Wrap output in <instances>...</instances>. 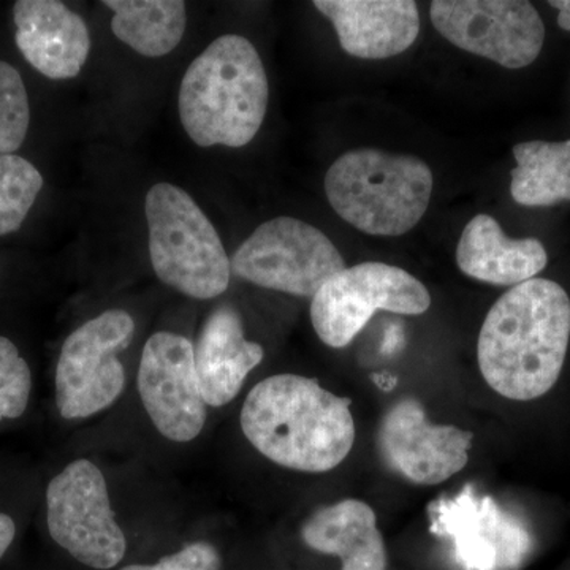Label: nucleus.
Listing matches in <instances>:
<instances>
[{
    "label": "nucleus",
    "mask_w": 570,
    "mask_h": 570,
    "mask_svg": "<svg viewBox=\"0 0 570 570\" xmlns=\"http://www.w3.org/2000/svg\"><path fill=\"white\" fill-rule=\"evenodd\" d=\"M569 341L568 292L534 277L505 292L487 314L478 344L480 373L508 400H535L560 379Z\"/></svg>",
    "instance_id": "nucleus-1"
},
{
    "label": "nucleus",
    "mask_w": 570,
    "mask_h": 570,
    "mask_svg": "<svg viewBox=\"0 0 570 570\" xmlns=\"http://www.w3.org/2000/svg\"><path fill=\"white\" fill-rule=\"evenodd\" d=\"M352 401L316 379L277 374L258 382L242 409V430L279 466L321 474L340 466L355 444Z\"/></svg>",
    "instance_id": "nucleus-2"
},
{
    "label": "nucleus",
    "mask_w": 570,
    "mask_h": 570,
    "mask_svg": "<svg viewBox=\"0 0 570 570\" xmlns=\"http://www.w3.org/2000/svg\"><path fill=\"white\" fill-rule=\"evenodd\" d=\"M268 78L249 40L227 33L209 45L184 73L179 118L202 148H242L254 140L268 110Z\"/></svg>",
    "instance_id": "nucleus-3"
},
{
    "label": "nucleus",
    "mask_w": 570,
    "mask_h": 570,
    "mask_svg": "<svg viewBox=\"0 0 570 570\" xmlns=\"http://www.w3.org/2000/svg\"><path fill=\"white\" fill-rule=\"evenodd\" d=\"M433 171L415 156L352 149L330 167L325 193L341 219L371 236L406 235L425 216Z\"/></svg>",
    "instance_id": "nucleus-4"
},
{
    "label": "nucleus",
    "mask_w": 570,
    "mask_h": 570,
    "mask_svg": "<svg viewBox=\"0 0 570 570\" xmlns=\"http://www.w3.org/2000/svg\"><path fill=\"white\" fill-rule=\"evenodd\" d=\"M145 213L157 277L190 298L223 295L230 283V261L194 198L175 184L159 183L146 195Z\"/></svg>",
    "instance_id": "nucleus-5"
},
{
    "label": "nucleus",
    "mask_w": 570,
    "mask_h": 570,
    "mask_svg": "<svg viewBox=\"0 0 570 570\" xmlns=\"http://www.w3.org/2000/svg\"><path fill=\"white\" fill-rule=\"evenodd\" d=\"M232 272L269 291L314 298L346 262L324 232L295 217L258 225L236 249Z\"/></svg>",
    "instance_id": "nucleus-6"
},
{
    "label": "nucleus",
    "mask_w": 570,
    "mask_h": 570,
    "mask_svg": "<svg viewBox=\"0 0 570 570\" xmlns=\"http://www.w3.org/2000/svg\"><path fill=\"white\" fill-rule=\"evenodd\" d=\"M430 306V292L406 269L363 262L324 284L311 303V322L322 343L344 348L379 311L422 316Z\"/></svg>",
    "instance_id": "nucleus-7"
},
{
    "label": "nucleus",
    "mask_w": 570,
    "mask_h": 570,
    "mask_svg": "<svg viewBox=\"0 0 570 570\" xmlns=\"http://www.w3.org/2000/svg\"><path fill=\"white\" fill-rule=\"evenodd\" d=\"M135 322L126 311H105L75 330L56 367V406L67 420L91 417L122 393L126 371L119 352L132 343Z\"/></svg>",
    "instance_id": "nucleus-8"
},
{
    "label": "nucleus",
    "mask_w": 570,
    "mask_h": 570,
    "mask_svg": "<svg viewBox=\"0 0 570 570\" xmlns=\"http://www.w3.org/2000/svg\"><path fill=\"white\" fill-rule=\"evenodd\" d=\"M47 523L52 540L89 568H115L126 554V535L116 523L107 482L91 461H73L51 480Z\"/></svg>",
    "instance_id": "nucleus-9"
},
{
    "label": "nucleus",
    "mask_w": 570,
    "mask_h": 570,
    "mask_svg": "<svg viewBox=\"0 0 570 570\" xmlns=\"http://www.w3.org/2000/svg\"><path fill=\"white\" fill-rule=\"evenodd\" d=\"M430 17L450 43L505 69L531 66L546 41L539 11L524 0H434Z\"/></svg>",
    "instance_id": "nucleus-10"
},
{
    "label": "nucleus",
    "mask_w": 570,
    "mask_h": 570,
    "mask_svg": "<svg viewBox=\"0 0 570 570\" xmlns=\"http://www.w3.org/2000/svg\"><path fill=\"white\" fill-rule=\"evenodd\" d=\"M431 531L449 539L464 570H519L532 551L530 531L471 485L430 505Z\"/></svg>",
    "instance_id": "nucleus-11"
},
{
    "label": "nucleus",
    "mask_w": 570,
    "mask_h": 570,
    "mask_svg": "<svg viewBox=\"0 0 570 570\" xmlns=\"http://www.w3.org/2000/svg\"><path fill=\"white\" fill-rule=\"evenodd\" d=\"M142 406L163 436L194 441L204 430L206 403L195 367L194 344L170 332L154 333L138 367Z\"/></svg>",
    "instance_id": "nucleus-12"
},
{
    "label": "nucleus",
    "mask_w": 570,
    "mask_h": 570,
    "mask_svg": "<svg viewBox=\"0 0 570 570\" xmlns=\"http://www.w3.org/2000/svg\"><path fill=\"white\" fill-rule=\"evenodd\" d=\"M474 434L428 422L425 409L406 397L390 407L379 426L382 460L417 485H439L466 468Z\"/></svg>",
    "instance_id": "nucleus-13"
},
{
    "label": "nucleus",
    "mask_w": 570,
    "mask_h": 570,
    "mask_svg": "<svg viewBox=\"0 0 570 570\" xmlns=\"http://www.w3.org/2000/svg\"><path fill=\"white\" fill-rule=\"evenodd\" d=\"M18 50L50 80L78 77L91 51L80 14L58 0H18L13 6Z\"/></svg>",
    "instance_id": "nucleus-14"
},
{
    "label": "nucleus",
    "mask_w": 570,
    "mask_h": 570,
    "mask_svg": "<svg viewBox=\"0 0 570 570\" xmlns=\"http://www.w3.org/2000/svg\"><path fill=\"white\" fill-rule=\"evenodd\" d=\"M314 7L332 21L341 48L354 58H393L419 37L414 0H316Z\"/></svg>",
    "instance_id": "nucleus-15"
},
{
    "label": "nucleus",
    "mask_w": 570,
    "mask_h": 570,
    "mask_svg": "<svg viewBox=\"0 0 570 570\" xmlns=\"http://www.w3.org/2000/svg\"><path fill=\"white\" fill-rule=\"evenodd\" d=\"M194 354L206 406L223 407L235 400L250 371L261 365L264 347L246 340L239 314L223 305L206 318Z\"/></svg>",
    "instance_id": "nucleus-16"
},
{
    "label": "nucleus",
    "mask_w": 570,
    "mask_h": 570,
    "mask_svg": "<svg viewBox=\"0 0 570 570\" xmlns=\"http://www.w3.org/2000/svg\"><path fill=\"white\" fill-rule=\"evenodd\" d=\"M456 264L472 279L515 287L543 272L549 254L539 239L509 238L494 217L478 214L461 234Z\"/></svg>",
    "instance_id": "nucleus-17"
},
{
    "label": "nucleus",
    "mask_w": 570,
    "mask_h": 570,
    "mask_svg": "<svg viewBox=\"0 0 570 570\" xmlns=\"http://www.w3.org/2000/svg\"><path fill=\"white\" fill-rule=\"evenodd\" d=\"M303 542L343 562V570H387V550L374 510L358 499L318 509L302 528Z\"/></svg>",
    "instance_id": "nucleus-18"
},
{
    "label": "nucleus",
    "mask_w": 570,
    "mask_h": 570,
    "mask_svg": "<svg viewBox=\"0 0 570 570\" xmlns=\"http://www.w3.org/2000/svg\"><path fill=\"white\" fill-rule=\"evenodd\" d=\"M115 13L111 31L146 58H163L181 43L187 26L181 0H105Z\"/></svg>",
    "instance_id": "nucleus-19"
},
{
    "label": "nucleus",
    "mask_w": 570,
    "mask_h": 570,
    "mask_svg": "<svg viewBox=\"0 0 570 570\" xmlns=\"http://www.w3.org/2000/svg\"><path fill=\"white\" fill-rule=\"evenodd\" d=\"M510 194L523 206H551L570 202V140L528 141L513 148Z\"/></svg>",
    "instance_id": "nucleus-20"
},
{
    "label": "nucleus",
    "mask_w": 570,
    "mask_h": 570,
    "mask_svg": "<svg viewBox=\"0 0 570 570\" xmlns=\"http://www.w3.org/2000/svg\"><path fill=\"white\" fill-rule=\"evenodd\" d=\"M43 187V176L17 154H0V236L24 223Z\"/></svg>",
    "instance_id": "nucleus-21"
},
{
    "label": "nucleus",
    "mask_w": 570,
    "mask_h": 570,
    "mask_svg": "<svg viewBox=\"0 0 570 570\" xmlns=\"http://www.w3.org/2000/svg\"><path fill=\"white\" fill-rule=\"evenodd\" d=\"M31 124V107L20 71L0 61V154L21 148Z\"/></svg>",
    "instance_id": "nucleus-22"
},
{
    "label": "nucleus",
    "mask_w": 570,
    "mask_h": 570,
    "mask_svg": "<svg viewBox=\"0 0 570 570\" xmlns=\"http://www.w3.org/2000/svg\"><path fill=\"white\" fill-rule=\"evenodd\" d=\"M31 392V367L9 337L0 336V422L20 419L28 409Z\"/></svg>",
    "instance_id": "nucleus-23"
},
{
    "label": "nucleus",
    "mask_w": 570,
    "mask_h": 570,
    "mask_svg": "<svg viewBox=\"0 0 570 570\" xmlns=\"http://www.w3.org/2000/svg\"><path fill=\"white\" fill-rule=\"evenodd\" d=\"M220 554L208 542H194L156 564H132L121 570H220Z\"/></svg>",
    "instance_id": "nucleus-24"
},
{
    "label": "nucleus",
    "mask_w": 570,
    "mask_h": 570,
    "mask_svg": "<svg viewBox=\"0 0 570 570\" xmlns=\"http://www.w3.org/2000/svg\"><path fill=\"white\" fill-rule=\"evenodd\" d=\"M14 535H17V524L13 519L7 513L0 512V560L13 543Z\"/></svg>",
    "instance_id": "nucleus-25"
},
{
    "label": "nucleus",
    "mask_w": 570,
    "mask_h": 570,
    "mask_svg": "<svg viewBox=\"0 0 570 570\" xmlns=\"http://www.w3.org/2000/svg\"><path fill=\"white\" fill-rule=\"evenodd\" d=\"M549 6L560 11L558 24H560V28L564 29V31L570 32V0H551Z\"/></svg>",
    "instance_id": "nucleus-26"
}]
</instances>
